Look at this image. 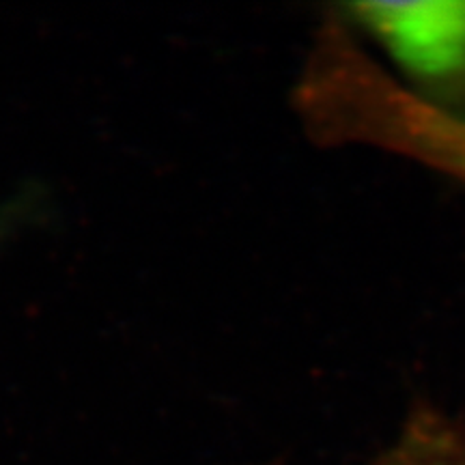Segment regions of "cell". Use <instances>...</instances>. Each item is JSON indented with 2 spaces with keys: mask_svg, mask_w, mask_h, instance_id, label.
<instances>
[{
  "mask_svg": "<svg viewBox=\"0 0 465 465\" xmlns=\"http://www.w3.org/2000/svg\"><path fill=\"white\" fill-rule=\"evenodd\" d=\"M364 465H465V418L433 405L416 407Z\"/></svg>",
  "mask_w": 465,
  "mask_h": 465,
  "instance_id": "cell-2",
  "label": "cell"
},
{
  "mask_svg": "<svg viewBox=\"0 0 465 465\" xmlns=\"http://www.w3.org/2000/svg\"><path fill=\"white\" fill-rule=\"evenodd\" d=\"M341 11L418 100L465 127V0L351 3Z\"/></svg>",
  "mask_w": 465,
  "mask_h": 465,
  "instance_id": "cell-1",
  "label": "cell"
}]
</instances>
